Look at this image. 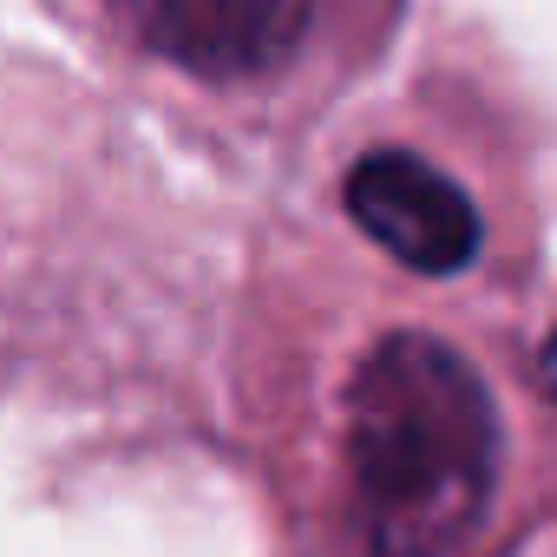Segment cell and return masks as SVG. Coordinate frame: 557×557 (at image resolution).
I'll list each match as a JSON object with an SVG mask.
<instances>
[{
    "mask_svg": "<svg viewBox=\"0 0 557 557\" xmlns=\"http://www.w3.org/2000/svg\"><path fill=\"white\" fill-rule=\"evenodd\" d=\"M498 485V407L440 335H387L348 387V492L368 557H453Z\"/></svg>",
    "mask_w": 557,
    "mask_h": 557,
    "instance_id": "cell-1",
    "label": "cell"
},
{
    "mask_svg": "<svg viewBox=\"0 0 557 557\" xmlns=\"http://www.w3.org/2000/svg\"><path fill=\"white\" fill-rule=\"evenodd\" d=\"M112 8L171 66L210 86H243L289 66L315 0H112Z\"/></svg>",
    "mask_w": 557,
    "mask_h": 557,
    "instance_id": "cell-2",
    "label": "cell"
},
{
    "mask_svg": "<svg viewBox=\"0 0 557 557\" xmlns=\"http://www.w3.org/2000/svg\"><path fill=\"white\" fill-rule=\"evenodd\" d=\"M348 216L407 269L420 275H459L479 243L485 223L472 210V197L426 158L413 151H368L348 171Z\"/></svg>",
    "mask_w": 557,
    "mask_h": 557,
    "instance_id": "cell-3",
    "label": "cell"
},
{
    "mask_svg": "<svg viewBox=\"0 0 557 557\" xmlns=\"http://www.w3.org/2000/svg\"><path fill=\"white\" fill-rule=\"evenodd\" d=\"M537 387L557 400V329H550V342H544V355H537Z\"/></svg>",
    "mask_w": 557,
    "mask_h": 557,
    "instance_id": "cell-4",
    "label": "cell"
}]
</instances>
